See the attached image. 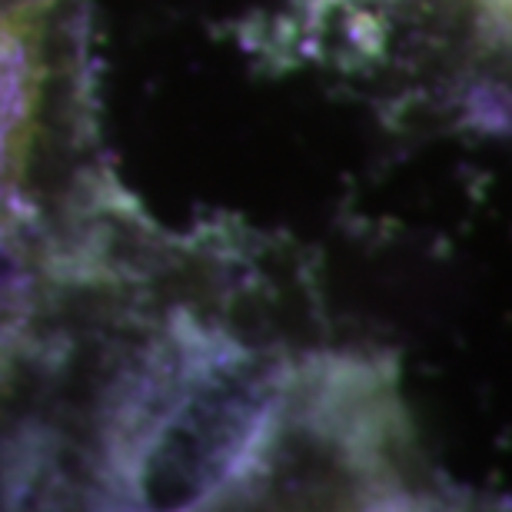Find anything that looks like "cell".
<instances>
[{"mask_svg": "<svg viewBox=\"0 0 512 512\" xmlns=\"http://www.w3.org/2000/svg\"><path fill=\"white\" fill-rule=\"evenodd\" d=\"M44 14L47 10H34L0 20V193L17 180L34 133Z\"/></svg>", "mask_w": 512, "mask_h": 512, "instance_id": "1", "label": "cell"}, {"mask_svg": "<svg viewBox=\"0 0 512 512\" xmlns=\"http://www.w3.org/2000/svg\"><path fill=\"white\" fill-rule=\"evenodd\" d=\"M17 4H27V0H0V10H7V7H17Z\"/></svg>", "mask_w": 512, "mask_h": 512, "instance_id": "2", "label": "cell"}]
</instances>
